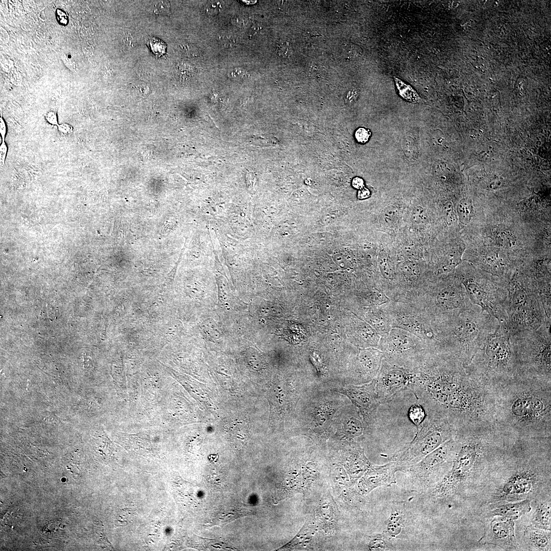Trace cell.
Segmentation results:
<instances>
[{
    "mask_svg": "<svg viewBox=\"0 0 551 551\" xmlns=\"http://www.w3.org/2000/svg\"><path fill=\"white\" fill-rule=\"evenodd\" d=\"M413 369L410 391L426 410L447 419L456 434L495 429V388L457 357L429 353Z\"/></svg>",
    "mask_w": 551,
    "mask_h": 551,
    "instance_id": "obj_1",
    "label": "cell"
},
{
    "mask_svg": "<svg viewBox=\"0 0 551 551\" xmlns=\"http://www.w3.org/2000/svg\"><path fill=\"white\" fill-rule=\"evenodd\" d=\"M495 430L502 436L550 438L551 382L519 375L495 388Z\"/></svg>",
    "mask_w": 551,
    "mask_h": 551,
    "instance_id": "obj_2",
    "label": "cell"
},
{
    "mask_svg": "<svg viewBox=\"0 0 551 551\" xmlns=\"http://www.w3.org/2000/svg\"><path fill=\"white\" fill-rule=\"evenodd\" d=\"M440 325L447 353L466 366L499 323L493 316L472 304L457 315L440 321Z\"/></svg>",
    "mask_w": 551,
    "mask_h": 551,
    "instance_id": "obj_3",
    "label": "cell"
},
{
    "mask_svg": "<svg viewBox=\"0 0 551 551\" xmlns=\"http://www.w3.org/2000/svg\"><path fill=\"white\" fill-rule=\"evenodd\" d=\"M455 436L458 446L450 469L427 491L434 499L447 498L462 489L475 467L490 453L497 435L493 430H488L457 434Z\"/></svg>",
    "mask_w": 551,
    "mask_h": 551,
    "instance_id": "obj_4",
    "label": "cell"
},
{
    "mask_svg": "<svg viewBox=\"0 0 551 551\" xmlns=\"http://www.w3.org/2000/svg\"><path fill=\"white\" fill-rule=\"evenodd\" d=\"M465 367L494 388L519 375L517 359L508 329L499 324Z\"/></svg>",
    "mask_w": 551,
    "mask_h": 551,
    "instance_id": "obj_5",
    "label": "cell"
},
{
    "mask_svg": "<svg viewBox=\"0 0 551 551\" xmlns=\"http://www.w3.org/2000/svg\"><path fill=\"white\" fill-rule=\"evenodd\" d=\"M505 311L511 335L533 331L551 321L534 284L518 273L508 283Z\"/></svg>",
    "mask_w": 551,
    "mask_h": 551,
    "instance_id": "obj_6",
    "label": "cell"
},
{
    "mask_svg": "<svg viewBox=\"0 0 551 551\" xmlns=\"http://www.w3.org/2000/svg\"><path fill=\"white\" fill-rule=\"evenodd\" d=\"M392 328L403 329L421 339L433 353L446 354L439 324L423 308L404 298L383 306Z\"/></svg>",
    "mask_w": 551,
    "mask_h": 551,
    "instance_id": "obj_7",
    "label": "cell"
},
{
    "mask_svg": "<svg viewBox=\"0 0 551 551\" xmlns=\"http://www.w3.org/2000/svg\"><path fill=\"white\" fill-rule=\"evenodd\" d=\"M550 322L538 329L511 335L519 375L551 382Z\"/></svg>",
    "mask_w": 551,
    "mask_h": 551,
    "instance_id": "obj_8",
    "label": "cell"
},
{
    "mask_svg": "<svg viewBox=\"0 0 551 551\" xmlns=\"http://www.w3.org/2000/svg\"><path fill=\"white\" fill-rule=\"evenodd\" d=\"M417 430L412 440L396 452L390 460L399 471L405 472L456 434L447 419L427 410L425 418Z\"/></svg>",
    "mask_w": 551,
    "mask_h": 551,
    "instance_id": "obj_9",
    "label": "cell"
},
{
    "mask_svg": "<svg viewBox=\"0 0 551 551\" xmlns=\"http://www.w3.org/2000/svg\"><path fill=\"white\" fill-rule=\"evenodd\" d=\"M399 298L410 300L423 308L438 321L452 318L472 304L460 280H454L407 293Z\"/></svg>",
    "mask_w": 551,
    "mask_h": 551,
    "instance_id": "obj_10",
    "label": "cell"
},
{
    "mask_svg": "<svg viewBox=\"0 0 551 551\" xmlns=\"http://www.w3.org/2000/svg\"><path fill=\"white\" fill-rule=\"evenodd\" d=\"M458 276L470 302L508 328L505 311L508 283L498 284L468 267L460 270Z\"/></svg>",
    "mask_w": 551,
    "mask_h": 551,
    "instance_id": "obj_11",
    "label": "cell"
},
{
    "mask_svg": "<svg viewBox=\"0 0 551 551\" xmlns=\"http://www.w3.org/2000/svg\"><path fill=\"white\" fill-rule=\"evenodd\" d=\"M456 437L449 439L405 472L410 488L421 493L435 486L450 469L458 448Z\"/></svg>",
    "mask_w": 551,
    "mask_h": 551,
    "instance_id": "obj_12",
    "label": "cell"
},
{
    "mask_svg": "<svg viewBox=\"0 0 551 551\" xmlns=\"http://www.w3.org/2000/svg\"><path fill=\"white\" fill-rule=\"evenodd\" d=\"M377 347L389 363L409 368L419 365L431 353L421 339L399 328H392L387 336L381 337Z\"/></svg>",
    "mask_w": 551,
    "mask_h": 551,
    "instance_id": "obj_13",
    "label": "cell"
},
{
    "mask_svg": "<svg viewBox=\"0 0 551 551\" xmlns=\"http://www.w3.org/2000/svg\"><path fill=\"white\" fill-rule=\"evenodd\" d=\"M414 377L413 368L399 366L383 358L380 370L374 378L376 391L381 403H388L397 394L410 391Z\"/></svg>",
    "mask_w": 551,
    "mask_h": 551,
    "instance_id": "obj_14",
    "label": "cell"
},
{
    "mask_svg": "<svg viewBox=\"0 0 551 551\" xmlns=\"http://www.w3.org/2000/svg\"><path fill=\"white\" fill-rule=\"evenodd\" d=\"M359 410L363 421L368 431L374 426L378 409L381 404L376 391L374 379L361 386L347 385L341 389Z\"/></svg>",
    "mask_w": 551,
    "mask_h": 551,
    "instance_id": "obj_15",
    "label": "cell"
},
{
    "mask_svg": "<svg viewBox=\"0 0 551 551\" xmlns=\"http://www.w3.org/2000/svg\"><path fill=\"white\" fill-rule=\"evenodd\" d=\"M537 475L530 468L522 467L515 472L497 489L491 502H512L525 498L537 484Z\"/></svg>",
    "mask_w": 551,
    "mask_h": 551,
    "instance_id": "obj_16",
    "label": "cell"
},
{
    "mask_svg": "<svg viewBox=\"0 0 551 551\" xmlns=\"http://www.w3.org/2000/svg\"><path fill=\"white\" fill-rule=\"evenodd\" d=\"M514 530L513 519L500 516H492L485 522L484 534L479 542L495 545L504 549L516 548L517 544Z\"/></svg>",
    "mask_w": 551,
    "mask_h": 551,
    "instance_id": "obj_17",
    "label": "cell"
},
{
    "mask_svg": "<svg viewBox=\"0 0 551 551\" xmlns=\"http://www.w3.org/2000/svg\"><path fill=\"white\" fill-rule=\"evenodd\" d=\"M398 471L393 462L380 466L371 465L358 482L360 493L366 494L380 486H390L396 483L395 473Z\"/></svg>",
    "mask_w": 551,
    "mask_h": 551,
    "instance_id": "obj_18",
    "label": "cell"
},
{
    "mask_svg": "<svg viewBox=\"0 0 551 551\" xmlns=\"http://www.w3.org/2000/svg\"><path fill=\"white\" fill-rule=\"evenodd\" d=\"M356 408L352 406L348 408L343 417L341 427L342 436L352 443L361 439L365 431L368 430Z\"/></svg>",
    "mask_w": 551,
    "mask_h": 551,
    "instance_id": "obj_19",
    "label": "cell"
},
{
    "mask_svg": "<svg viewBox=\"0 0 551 551\" xmlns=\"http://www.w3.org/2000/svg\"><path fill=\"white\" fill-rule=\"evenodd\" d=\"M531 510V500L527 499L517 503L496 502L488 507L486 512L490 517L500 516L515 520Z\"/></svg>",
    "mask_w": 551,
    "mask_h": 551,
    "instance_id": "obj_20",
    "label": "cell"
},
{
    "mask_svg": "<svg viewBox=\"0 0 551 551\" xmlns=\"http://www.w3.org/2000/svg\"><path fill=\"white\" fill-rule=\"evenodd\" d=\"M406 520L405 503L393 502L391 514L386 521L384 532L391 538L397 537L405 528Z\"/></svg>",
    "mask_w": 551,
    "mask_h": 551,
    "instance_id": "obj_21",
    "label": "cell"
},
{
    "mask_svg": "<svg viewBox=\"0 0 551 551\" xmlns=\"http://www.w3.org/2000/svg\"><path fill=\"white\" fill-rule=\"evenodd\" d=\"M396 273L397 278L402 280L406 287L404 293L405 294L410 292L412 288L418 283L421 277V269L417 262L413 261H404L397 265Z\"/></svg>",
    "mask_w": 551,
    "mask_h": 551,
    "instance_id": "obj_22",
    "label": "cell"
},
{
    "mask_svg": "<svg viewBox=\"0 0 551 551\" xmlns=\"http://www.w3.org/2000/svg\"><path fill=\"white\" fill-rule=\"evenodd\" d=\"M524 535L529 544L536 550H550V530L539 529L531 525L525 528Z\"/></svg>",
    "mask_w": 551,
    "mask_h": 551,
    "instance_id": "obj_23",
    "label": "cell"
},
{
    "mask_svg": "<svg viewBox=\"0 0 551 551\" xmlns=\"http://www.w3.org/2000/svg\"><path fill=\"white\" fill-rule=\"evenodd\" d=\"M252 513L249 509L244 506H236L219 511L213 519L212 523L214 525H225L240 516L247 515Z\"/></svg>",
    "mask_w": 551,
    "mask_h": 551,
    "instance_id": "obj_24",
    "label": "cell"
},
{
    "mask_svg": "<svg viewBox=\"0 0 551 551\" xmlns=\"http://www.w3.org/2000/svg\"><path fill=\"white\" fill-rule=\"evenodd\" d=\"M550 503L540 504L536 508L532 520V525L544 530H550Z\"/></svg>",
    "mask_w": 551,
    "mask_h": 551,
    "instance_id": "obj_25",
    "label": "cell"
},
{
    "mask_svg": "<svg viewBox=\"0 0 551 551\" xmlns=\"http://www.w3.org/2000/svg\"><path fill=\"white\" fill-rule=\"evenodd\" d=\"M380 268L384 278L388 282L394 283L396 282V268L392 259L385 253L380 257Z\"/></svg>",
    "mask_w": 551,
    "mask_h": 551,
    "instance_id": "obj_26",
    "label": "cell"
},
{
    "mask_svg": "<svg viewBox=\"0 0 551 551\" xmlns=\"http://www.w3.org/2000/svg\"><path fill=\"white\" fill-rule=\"evenodd\" d=\"M368 548L370 550H392L395 547L391 541V538L383 532L378 534L371 537L369 543Z\"/></svg>",
    "mask_w": 551,
    "mask_h": 551,
    "instance_id": "obj_27",
    "label": "cell"
},
{
    "mask_svg": "<svg viewBox=\"0 0 551 551\" xmlns=\"http://www.w3.org/2000/svg\"><path fill=\"white\" fill-rule=\"evenodd\" d=\"M394 80L399 94L404 99L411 103H419L421 101L416 91L410 85L395 77Z\"/></svg>",
    "mask_w": 551,
    "mask_h": 551,
    "instance_id": "obj_28",
    "label": "cell"
},
{
    "mask_svg": "<svg viewBox=\"0 0 551 551\" xmlns=\"http://www.w3.org/2000/svg\"><path fill=\"white\" fill-rule=\"evenodd\" d=\"M457 213L460 221L464 224L469 223L473 213L472 204L467 199H463L457 207Z\"/></svg>",
    "mask_w": 551,
    "mask_h": 551,
    "instance_id": "obj_29",
    "label": "cell"
},
{
    "mask_svg": "<svg viewBox=\"0 0 551 551\" xmlns=\"http://www.w3.org/2000/svg\"><path fill=\"white\" fill-rule=\"evenodd\" d=\"M495 241L502 246L511 247L514 245L515 238L510 232L507 231L497 230L494 234Z\"/></svg>",
    "mask_w": 551,
    "mask_h": 551,
    "instance_id": "obj_30",
    "label": "cell"
},
{
    "mask_svg": "<svg viewBox=\"0 0 551 551\" xmlns=\"http://www.w3.org/2000/svg\"><path fill=\"white\" fill-rule=\"evenodd\" d=\"M409 416L413 423L418 427L424 420L426 413L424 409L419 405L412 406L409 411Z\"/></svg>",
    "mask_w": 551,
    "mask_h": 551,
    "instance_id": "obj_31",
    "label": "cell"
},
{
    "mask_svg": "<svg viewBox=\"0 0 551 551\" xmlns=\"http://www.w3.org/2000/svg\"><path fill=\"white\" fill-rule=\"evenodd\" d=\"M399 213L395 207H389L384 211V224L387 227H393L399 219Z\"/></svg>",
    "mask_w": 551,
    "mask_h": 551,
    "instance_id": "obj_32",
    "label": "cell"
},
{
    "mask_svg": "<svg viewBox=\"0 0 551 551\" xmlns=\"http://www.w3.org/2000/svg\"><path fill=\"white\" fill-rule=\"evenodd\" d=\"M313 529V527L310 524L306 525L297 535L287 544V547L294 546L303 542L305 539H307L308 537H309L308 536L312 534Z\"/></svg>",
    "mask_w": 551,
    "mask_h": 551,
    "instance_id": "obj_33",
    "label": "cell"
},
{
    "mask_svg": "<svg viewBox=\"0 0 551 551\" xmlns=\"http://www.w3.org/2000/svg\"><path fill=\"white\" fill-rule=\"evenodd\" d=\"M427 220L428 215L426 211L421 207H415L412 213L413 223L416 226H421L426 223Z\"/></svg>",
    "mask_w": 551,
    "mask_h": 551,
    "instance_id": "obj_34",
    "label": "cell"
},
{
    "mask_svg": "<svg viewBox=\"0 0 551 551\" xmlns=\"http://www.w3.org/2000/svg\"><path fill=\"white\" fill-rule=\"evenodd\" d=\"M149 45L153 53L158 56H160L166 53V44L158 38H152L149 41Z\"/></svg>",
    "mask_w": 551,
    "mask_h": 551,
    "instance_id": "obj_35",
    "label": "cell"
},
{
    "mask_svg": "<svg viewBox=\"0 0 551 551\" xmlns=\"http://www.w3.org/2000/svg\"><path fill=\"white\" fill-rule=\"evenodd\" d=\"M217 39L219 43L226 47H232L236 43L234 36L229 32H219L217 35Z\"/></svg>",
    "mask_w": 551,
    "mask_h": 551,
    "instance_id": "obj_36",
    "label": "cell"
},
{
    "mask_svg": "<svg viewBox=\"0 0 551 551\" xmlns=\"http://www.w3.org/2000/svg\"><path fill=\"white\" fill-rule=\"evenodd\" d=\"M370 134L369 130L361 127L356 130L355 136L358 142L365 143L369 140Z\"/></svg>",
    "mask_w": 551,
    "mask_h": 551,
    "instance_id": "obj_37",
    "label": "cell"
},
{
    "mask_svg": "<svg viewBox=\"0 0 551 551\" xmlns=\"http://www.w3.org/2000/svg\"><path fill=\"white\" fill-rule=\"evenodd\" d=\"M277 54L283 57H287L291 54V49L289 43L287 42H281L276 46Z\"/></svg>",
    "mask_w": 551,
    "mask_h": 551,
    "instance_id": "obj_38",
    "label": "cell"
},
{
    "mask_svg": "<svg viewBox=\"0 0 551 551\" xmlns=\"http://www.w3.org/2000/svg\"><path fill=\"white\" fill-rule=\"evenodd\" d=\"M229 77L236 80H239L244 78L246 76V71L243 69L236 68L232 70L229 73Z\"/></svg>",
    "mask_w": 551,
    "mask_h": 551,
    "instance_id": "obj_39",
    "label": "cell"
},
{
    "mask_svg": "<svg viewBox=\"0 0 551 551\" xmlns=\"http://www.w3.org/2000/svg\"><path fill=\"white\" fill-rule=\"evenodd\" d=\"M58 129L60 133L65 135L71 134L73 131L72 127L70 124L66 123L58 124Z\"/></svg>",
    "mask_w": 551,
    "mask_h": 551,
    "instance_id": "obj_40",
    "label": "cell"
},
{
    "mask_svg": "<svg viewBox=\"0 0 551 551\" xmlns=\"http://www.w3.org/2000/svg\"><path fill=\"white\" fill-rule=\"evenodd\" d=\"M45 118L49 124L53 126H58L57 116L55 112H48L45 116Z\"/></svg>",
    "mask_w": 551,
    "mask_h": 551,
    "instance_id": "obj_41",
    "label": "cell"
},
{
    "mask_svg": "<svg viewBox=\"0 0 551 551\" xmlns=\"http://www.w3.org/2000/svg\"><path fill=\"white\" fill-rule=\"evenodd\" d=\"M7 151L8 148L7 144L4 141H2V143L0 146V161L1 165H3L5 163Z\"/></svg>",
    "mask_w": 551,
    "mask_h": 551,
    "instance_id": "obj_42",
    "label": "cell"
},
{
    "mask_svg": "<svg viewBox=\"0 0 551 551\" xmlns=\"http://www.w3.org/2000/svg\"><path fill=\"white\" fill-rule=\"evenodd\" d=\"M246 19L243 17H237L233 19V23L236 27H243L247 23Z\"/></svg>",
    "mask_w": 551,
    "mask_h": 551,
    "instance_id": "obj_43",
    "label": "cell"
},
{
    "mask_svg": "<svg viewBox=\"0 0 551 551\" xmlns=\"http://www.w3.org/2000/svg\"><path fill=\"white\" fill-rule=\"evenodd\" d=\"M444 212L447 222L448 223H451L453 218V208L450 206L446 207H445Z\"/></svg>",
    "mask_w": 551,
    "mask_h": 551,
    "instance_id": "obj_44",
    "label": "cell"
},
{
    "mask_svg": "<svg viewBox=\"0 0 551 551\" xmlns=\"http://www.w3.org/2000/svg\"><path fill=\"white\" fill-rule=\"evenodd\" d=\"M352 185L354 188L360 189L364 187V181L361 178L356 177L353 180Z\"/></svg>",
    "mask_w": 551,
    "mask_h": 551,
    "instance_id": "obj_45",
    "label": "cell"
},
{
    "mask_svg": "<svg viewBox=\"0 0 551 551\" xmlns=\"http://www.w3.org/2000/svg\"><path fill=\"white\" fill-rule=\"evenodd\" d=\"M370 195V191L369 190L365 187H363L360 189L358 193V197L359 199H365L368 197Z\"/></svg>",
    "mask_w": 551,
    "mask_h": 551,
    "instance_id": "obj_46",
    "label": "cell"
},
{
    "mask_svg": "<svg viewBox=\"0 0 551 551\" xmlns=\"http://www.w3.org/2000/svg\"><path fill=\"white\" fill-rule=\"evenodd\" d=\"M0 133L1 134V138L3 141H4L5 137L7 133V127L4 119L1 117L0 119Z\"/></svg>",
    "mask_w": 551,
    "mask_h": 551,
    "instance_id": "obj_47",
    "label": "cell"
},
{
    "mask_svg": "<svg viewBox=\"0 0 551 551\" xmlns=\"http://www.w3.org/2000/svg\"><path fill=\"white\" fill-rule=\"evenodd\" d=\"M219 5L218 3H211L207 9L211 14H216L219 11Z\"/></svg>",
    "mask_w": 551,
    "mask_h": 551,
    "instance_id": "obj_48",
    "label": "cell"
}]
</instances>
